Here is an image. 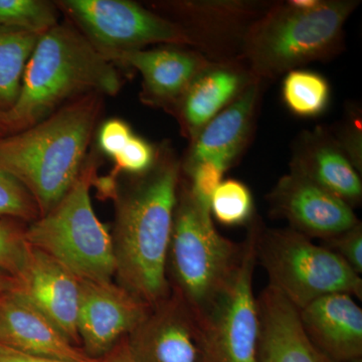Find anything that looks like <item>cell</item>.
Masks as SVG:
<instances>
[{
    "instance_id": "1",
    "label": "cell",
    "mask_w": 362,
    "mask_h": 362,
    "mask_svg": "<svg viewBox=\"0 0 362 362\" xmlns=\"http://www.w3.org/2000/svg\"><path fill=\"white\" fill-rule=\"evenodd\" d=\"M180 173V162L164 150L117 206L116 273L123 288L151 307L169 297L166 263Z\"/></svg>"
},
{
    "instance_id": "2",
    "label": "cell",
    "mask_w": 362,
    "mask_h": 362,
    "mask_svg": "<svg viewBox=\"0 0 362 362\" xmlns=\"http://www.w3.org/2000/svg\"><path fill=\"white\" fill-rule=\"evenodd\" d=\"M103 95L77 98L28 129L0 137V168L32 195L40 216L73 187L103 105Z\"/></svg>"
},
{
    "instance_id": "3",
    "label": "cell",
    "mask_w": 362,
    "mask_h": 362,
    "mask_svg": "<svg viewBox=\"0 0 362 362\" xmlns=\"http://www.w3.org/2000/svg\"><path fill=\"white\" fill-rule=\"evenodd\" d=\"M121 87L113 63L73 23H58L40 37L18 101L0 117V129L4 136L21 132L77 98L90 93L115 96Z\"/></svg>"
},
{
    "instance_id": "4",
    "label": "cell",
    "mask_w": 362,
    "mask_h": 362,
    "mask_svg": "<svg viewBox=\"0 0 362 362\" xmlns=\"http://www.w3.org/2000/svg\"><path fill=\"white\" fill-rule=\"evenodd\" d=\"M359 6V0H320L300 8L274 1L247 33L243 63L264 82L332 59L342 52L345 23Z\"/></svg>"
},
{
    "instance_id": "5",
    "label": "cell",
    "mask_w": 362,
    "mask_h": 362,
    "mask_svg": "<svg viewBox=\"0 0 362 362\" xmlns=\"http://www.w3.org/2000/svg\"><path fill=\"white\" fill-rule=\"evenodd\" d=\"M245 247L223 237L209 207L195 199L188 183L180 185L166 270L169 264L175 294L202 319L237 270Z\"/></svg>"
},
{
    "instance_id": "6",
    "label": "cell",
    "mask_w": 362,
    "mask_h": 362,
    "mask_svg": "<svg viewBox=\"0 0 362 362\" xmlns=\"http://www.w3.org/2000/svg\"><path fill=\"white\" fill-rule=\"evenodd\" d=\"M95 168L86 166L52 211L25 230L28 246L45 252L80 281L108 283L116 273L113 238L95 214L90 188Z\"/></svg>"
},
{
    "instance_id": "7",
    "label": "cell",
    "mask_w": 362,
    "mask_h": 362,
    "mask_svg": "<svg viewBox=\"0 0 362 362\" xmlns=\"http://www.w3.org/2000/svg\"><path fill=\"white\" fill-rule=\"evenodd\" d=\"M256 256L268 275L269 286L297 310L338 293L362 299L361 276L334 252L292 228H267L259 223Z\"/></svg>"
},
{
    "instance_id": "8",
    "label": "cell",
    "mask_w": 362,
    "mask_h": 362,
    "mask_svg": "<svg viewBox=\"0 0 362 362\" xmlns=\"http://www.w3.org/2000/svg\"><path fill=\"white\" fill-rule=\"evenodd\" d=\"M56 6L107 58L149 45L190 47L175 21L127 0H61Z\"/></svg>"
},
{
    "instance_id": "9",
    "label": "cell",
    "mask_w": 362,
    "mask_h": 362,
    "mask_svg": "<svg viewBox=\"0 0 362 362\" xmlns=\"http://www.w3.org/2000/svg\"><path fill=\"white\" fill-rule=\"evenodd\" d=\"M258 223H251L240 265L202 319L209 362H257L259 313L252 278Z\"/></svg>"
},
{
    "instance_id": "10",
    "label": "cell",
    "mask_w": 362,
    "mask_h": 362,
    "mask_svg": "<svg viewBox=\"0 0 362 362\" xmlns=\"http://www.w3.org/2000/svg\"><path fill=\"white\" fill-rule=\"evenodd\" d=\"M273 4L261 0H189L153 6L182 28L190 47L211 63L226 64L243 62L247 33Z\"/></svg>"
},
{
    "instance_id": "11",
    "label": "cell",
    "mask_w": 362,
    "mask_h": 362,
    "mask_svg": "<svg viewBox=\"0 0 362 362\" xmlns=\"http://www.w3.org/2000/svg\"><path fill=\"white\" fill-rule=\"evenodd\" d=\"M128 343L137 362H209L201 317L178 295L154 306Z\"/></svg>"
},
{
    "instance_id": "12",
    "label": "cell",
    "mask_w": 362,
    "mask_h": 362,
    "mask_svg": "<svg viewBox=\"0 0 362 362\" xmlns=\"http://www.w3.org/2000/svg\"><path fill=\"white\" fill-rule=\"evenodd\" d=\"M152 307L125 288L81 281L77 328L85 354L93 359L106 356L123 335L137 329Z\"/></svg>"
},
{
    "instance_id": "13",
    "label": "cell",
    "mask_w": 362,
    "mask_h": 362,
    "mask_svg": "<svg viewBox=\"0 0 362 362\" xmlns=\"http://www.w3.org/2000/svg\"><path fill=\"white\" fill-rule=\"evenodd\" d=\"M267 199L272 216L309 239L329 240L359 223L349 204L292 173L278 180Z\"/></svg>"
},
{
    "instance_id": "14",
    "label": "cell",
    "mask_w": 362,
    "mask_h": 362,
    "mask_svg": "<svg viewBox=\"0 0 362 362\" xmlns=\"http://www.w3.org/2000/svg\"><path fill=\"white\" fill-rule=\"evenodd\" d=\"M14 291L56 324L71 343L80 341L77 319L81 281L65 267L39 250L30 247Z\"/></svg>"
},
{
    "instance_id": "15",
    "label": "cell",
    "mask_w": 362,
    "mask_h": 362,
    "mask_svg": "<svg viewBox=\"0 0 362 362\" xmlns=\"http://www.w3.org/2000/svg\"><path fill=\"white\" fill-rule=\"evenodd\" d=\"M106 59L139 71L143 101L171 112L195 78L213 64L195 49L177 45L118 52Z\"/></svg>"
},
{
    "instance_id": "16",
    "label": "cell",
    "mask_w": 362,
    "mask_h": 362,
    "mask_svg": "<svg viewBox=\"0 0 362 362\" xmlns=\"http://www.w3.org/2000/svg\"><path fill=\"white\" fill-rule=\"evenodd\" d=\"M290 173L301 176L354 209L362 201L361 173L328 128L303 131L293 142Z\"/></svg>"
},
{
    "instance_id": "17",
    "label": "cell",
    "mask_w": 362,
    "mask_h": 362,
    "mask_svg": "<svg viewBox=\"0 0 362 362\" xmlns=\"http://www.w3.org/2000/svg\"><path fill=\"white\" fill-rule=\"evenodd\" d=\"M0 344L30 356L87 362L93 358L18 292L0 295Z\"/></svg>"
},
{
    "instance_id": "18",
    "label": "cell",
    "mask_w": 362,
    "mask_h": 362,
    "mask_svg": "<svg viewBox=\"0 0 362 362\" xmlns=\"http://www.w3.org/2000/svg\"><path fill=\"white\" fill-rule=\"evenodd\" d=\"M298 312L307 337L328 361L362 359V309L354 297L328 295Z\"/></svg>"
},
{
    "instance_id": "19",
    "label": "cell",
    "mask_w": 362,
    "mask_h": 362,
    "mask_svg": "<svg viewBox=\"0 0 362 362\" xmlns=\"http://www.w3.org/2000/svg\"><path fill=\"white\" fill-rule=\"evenodd\" d=\"M263 83L254 78L237 99L204 126L190 142L185 170L211 157H221L230 166L251 139L261 103Z\"/></svg>"
},
{
    "instance_id": "20",
    "label": "cell",
    "mask_w": 362,
    "mask_h": 362,
    "mask_svg": "<svg viewBox=\"0 0 362 362\" xmlns=\"http://www.w3.org/2000/svg\"><path fill=\"white\" fill-rule=\"evenodd\" d=\"M259 346L257 362H331L312 344L299 312L280 292L267 286L257 297Z\"/></svg>"
},
{
    "instance_id": "21",
    "label": "cell",
    "mask_w": 362,
    "mask_h": 362,
    "mask_svg": "<svg viewBox=\"0 0 362 362\" xmlns=\"http://www.w3.org/2000/svg\"><path fill=\"white\" fill-rule=\"evenodd\" d=\"M243 62L211 64L189 86L173 113L190 142L254 80Z\"/></svg>"
},
{
    "instance_id": "22",
    "label": "cell",
    "mask_w": 362,
    "mask_h": 362,
    "mask_svg": "<svg viewBox=\"0 0 362 362\" xmlns=\"http://www.w3.org/2000/svg\"><path fill=\"white\" fill-rule=\"evenodd\" d=\"M40 37L0 26V117L8 113L18 101L26 64Z\"/></svg>"
},
{
    "instance_id": "23",
    "label": "cell",
    "mask_w": 362,
    "mask_h": 362,
    "mask_svg": "<svg viewBox=\"0 0 362 362\" xmlns=\"http://www.w3.org/2000/svg\"><path fill=\"white\" fill-rule=\"evenodd\" d=\"M330 98L327 78L316 71L297 69L283 78V102L293 115L300 118L322 115L327 110Z\"/></svg>"
},
{
    "instance_id": "24",
    "label": "cell",
    "mask_w": 362,
    "mask_h": 362,
    "mask_svg": "<svg viewBox=\"0 0 362 362\" xmlns=\"http://www.w3.org/2000/svg\"><path fill=\"white\" fill-rule=\"evenodd\" d=\"M211 218L226 226H246L254 221L255 202L252 192L238 180H223L211 197Z\"/></svg>"
},
{
    "instance_id": "25",
    "label": "cell",
    "mask_w": 362,
    "mask_h": 362,
    "mask_svg": "<svg viewBox=\"0 0 362 362\" xmlns=\"http://www.w3.org/2000/svg\"><path fill=\"white\" fill-rule=\"evenodd\" d=\"M58 23V6L52 2L0 0V26L42 35Z\"/></svg>"
},
{
    "instance_id": "26",
    "label": "cell",
    "mask_w": 362,
    "mask_h": 362,
    "mask_svg": "<svg viewBox=\"0 0 362 362\" xmlns=\"http://www.w3.org/2000/svg\"><path fill=\"white\" fill-rule=\"evenodd\" d=\"M39 218L32 195L13 176L0 168V218L35 221Z\"/></svg>"
},
{
    "instance_id": "27",
    "label": "cell",
    "mask_w": 362,
    "mask_h": 362,
    "mask_svg": "<svg viewBox=\"0 0 362 362\" xmlns=\"http://www.w3.org/2000/svg\"><path fill=\"white\" fill-rule=\"evenodd\" d=\"M13 218H0V271L16 277L30 252L25 230Z\"/></svg>"
},
{
    "instance_id": "28",
    "label": "cell",
    "mask_w": 362,
    "mask_h": 362,
    "mask_svg": "<svg viewBox=\"0 0 362 362\" xmlns=\"http://www.w3.org/2000/svg\"><path fill=\"white\" fill-rule=\"evenodd\" d=\"M230 164L221 157H211L195 164L185 173L189 176V188L195 199L209 207L211 197L223 181Z\"/></svg>"
},
{
    "instance_id": "29",
    "label": "cell",
    "mask_w": 362,
    "mask_h": 362,
    "mask_svg": "<svg viewBox=\"0 0 362 362\" xmlns=\"http://www.w3.org/2000/svg\"><path fill=\"white\" fill-rule=\"evenodd\" d=\"M157 154L149 142L133 135L125 147L113 159L115 160L117 171L145 175L153 168Z\"/></svg>"
},
{
    "instance_id": "30",
    "label": "cell",
    "mask_w": 362,
    "mask_h": 362,
    "mask_svg": "<svg viewBox=\"0 0 362 362\" xmlns=\"http://www.w3.org/2000/svg\"><path fill=\"white\" fill-rule=\"evenodd\" d=\"M335 139L345 152L349 160L359 173L362 168V131L361 114L358 108L347 109L346 115L337 126V129L331 130Z\"/></svg>"
},
{
    "instance_id": "31",
    "label": "cell",
    "mask_w": 362,
    "mask_h": 362,
    "mask_svg": "<svg viewBox=\"0 0 362 362\" xmlns=\"http://www.w3.org/2000/svg\"><path fill=\"white\" fill-rule=\"evenodd\" d=\"M324 247L334 252L357 275L362 273V223L340 233L337 237L324 240Z\"/></svg>"
},
{
    "instance_id": "32",
    "label": "cell",
    "mask_w": 362,
    "mask_h": 362,
    "mask_svg": "<svg viewBox=\"0 0 362 362\" xmlns=\"http://www.w3.org/2000/svg\"><path fill=\"white\" fill-rule=\"evenodd\" d=\"M133 134L132 129L125 121L110 119L99 130V147L106 156L114 158L125 147Z\"/></svg>"
},
{
    "instance_id": "33",
    "label": "cell",
    "mask_w": 362,
    "mask_h": 362,
    "mask_svg": "<svg viewBox=\"0 0 362 362\" xmlns=\"http://www.w3.org/2000/svg\"><path fill=\"white\" fill-rule=\"evenodd\" d=\"M0 362H77L59 361V359L47 358V357H40L30 356V354H23L18 350L11 349L6 345L0 344ZM87 362H100L99 359H92Z\"/></svg>"
},
{
    "instance_id": "34",
    "label": "cell",
    "mask_w": 362,
    "mask_h": 362,
    "mask_svg": "<svg viewBox=\"0 0 362 362\" xmlns=\"http://www.w3.org/2000/svg\"><path fill=\"white\" fill-rule=\"evenodd\" d=\"M100 362H137L129 346L127 340L117 345L106 356L100 358Z\"/></svg>"
},
{
    "instance_id": "35",
    "label": "cell",
    "mask_w": 362,
    "mask_h": 362,
    "mask_svg": "<svg viewBox=\"0 0 362 362\" xmlns=\"http://www.w3.org/2000/svg\"><path fill=\"white\" fill-rule=\"evenodd\" d=\"M16 286V279L13 276L0 271V295L13 291Z\"/></svg>"
},
{
    "instance_id": "36",
    "label": "cell",
    "mask_w": 362,
    "mask_h": 362,
    "mask_svg": "<svg viewBox=\"0 0 362 362\" xmlns=\"http://www.w3.org/2000/svg\"><path fill=\"white\" fill-rule=\"evenodd\" d=\"M4 132H2L1 129H0V137H4Z\"/></svg>"
},
{
    "instance_id": "37",
    "label": "cell",
    "mask_w": 362,
    "mask_h": 362,
    "mask_svg": "<svg viewBox=\"0 0 362 362\" xmlns=\"http://www.w3.org/2000/svg\"><path fill=\"white\" fill-rule=\"evenodd\" d=\"M350 362H362V359H357V361H350Z\"/></svg>"
}]
</instances>
